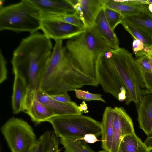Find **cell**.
<instances>
[{
    "label": "cell",
    "mask_w": 152,
    "mask_h": 152,
    "mask_svg": "<svg viewBox=\"0 0 152 152\" xmlns=\"http://www.w3.org/2000/svg\"><path fill=\"white\" fill-rule=\"evenodd\" d=\"M83 13L86 28L93 27L96 18L105 5L106 0H79Z\"/></svg>",
    "instance_id": "e0dca14e"
},
{
    "label": "cell",
    "mask_w": 152,
    "mask_h": 152,
    "mask_svg": "<svg viewBox=\"0 0 152 152\" xmlns=\"http://www.w3.org/2000/svg\"><path fill=\"white\" fill-rule=\"evenodd\" d=\"M53 48L50 39L36 32L22 39L14 51L13 72L24 80L29 99L34 97L39 88L41 72L50 59Z\"/></svg>",
    "instance_id": "7a4b0ae2"
},
{
    "label": "cell",
    "mask_w": 152,
    "mask_h": 152,
    "mask_svg": "<svg viewBox=\"0 0 152 152\" xmlns=\"http://www.w3.org/2000/svg\"><path fill=\"white\" fill-rule=\"evenodd\" d=\"M126 91L125 89L122 90L118 95L117 100L120 102H123L126 99Z\"/></svg>",
    "instance_id": "836d02e7"
},
{
    "label": "cell",
    "mask_w": 152,
    "mask_h": 152,
    "mask_svg": "<svg viewBox=\"0 0 152 152\" xmlns=\"http://www.w3.org/2000/svg\"><path fill=\"white\" fill-rule=\"evenodd\" d=\"M141 70L142 76L148 94H152V73Z\"/></svg>",
    "instance_id": "f1b7e54d"
},
{
    "label": "cell",
    "mask_w": 152,
    "mask_h": 152,
    "mask_svg": "<svg viewBox=\"0 0 152 152\" xmlns=\"http://www.w3.org/2000/svg\"><path fill=\"white\" fill-rule=\"evenodd\" d=\"M147 9L135 15L123 16L134 26L152 37V17L147 12Z\"/></svg>",
    "instance_id": "d6986e66"
},
{
    "label": "cell",
    "mask_w": 152,
    "mask_h": 152,
    "mask_svg": "<svg viewBox=\"0 0 152 152\" xmlns=\"http://www.w3.org/2000/svg\"><path fill=\"white\" fill-rule=\"evenodd\" d=\"M25 112L33 122L37 124L47 121L49 119L55 115L48 107L38 100L37 94Z\"/></svg>",
    "instance_id": "ac0fdd59"
},
{
    "label": "cell",
    "mask_w": 152,
    "mask_h": 152,
    "mask_svg": "<svg viewBox=\"0 0 152 152\" xmlns=\"http://www.w3.org/2000/svg\"><path fill=\"white\" fill-rule=\"evenodd\" d=\"M148 9L149 11L152 13V3L148 5Z\"/></svg>",
    "instance_id": "f35d334b"
},
{
    "label": "cell",
    "mask_w": 152,
    "mask_h": 152,
    "mask_svg": "<svg viewBox=\"0 0 152 152\" xmlns=\"http://www.w3.org/2000/svg\"><path fill=\"white\" fill-rule=\"evenodd\" d=\"M86 142L90 143H94L98 141L97 137L92 134H86L83 139Z\"/></svg>",
    "instance_id": "d6a6232c"
},
{
    "label": "cell",
    "mask_w": 152,
    "mask_h": 152,
    "mask_svg": "<svg viewBox=\"0 0 152 152\" xmlns=\"http://www.w3.org/2000/svg\"><path fill=\"white\" fill-rule=\"evenodd\" d=\"M40 11L29 0L0 7V31L32 34L41 29Z\"/></svg>",
    "instance_id": "5b68a950"
},
{
    "label": "cell",
    "mask_w": 152,
    "mask_h": 152,
    "mask_svg": "<svg viewBox=\"0 0 152 152\" xmlns=\"http://www.w3.org/2000/svg\"><path fill=\"white\" fill-rule=\"evenodd\" d=\"M44 152H59L58 137L53 132H50L47 140Z\"/></svg>",
    "instance_id": "484cf974"
},
{
    "label": "cell",
    "mask_w": 152,
    "mask_h": 152,
    "mask_svg": "<svg viewBox=\"0 0 152 152\" xmlns=\"http://www.w3.org/2000/svg\"><path fill=\"white\" fill-rule=\"evenodd\" d=\"M148 152H152V148H149Z\"/></svg>",
    "instance_id": "60d3db41"
},
{
    "label": "cell",
    "mask_w": 152,
    "mask_h": 152,
    "mask_svg": "<svg viewBox=\"0 0 152 152\" xmlns=\"http://www.w3.org/2000/svg\"><path fill=\"white\" fill-rule=\"evenodd\" d=\"M149 51L146 55L152 60V46L149 47Z\"/></svg>",
    "instance_id": "74e56055"
},
{
    "label": "cell",
    "mask_w": 152,
    "mask_h": 152,
    "mask_svg": "<svg viewBox=\"0 0 152 152\" xmlns=\"http://www.w3.org/2000/svg\"><path fill=\"white\" fill-rule=\"evenodd\" d=\"M147 11L148 13V14L151 17H152V13L150 12L148 10V9L147 10Z\"/></svg>",
    "instance_id": "ab89813d"
},
{
    "label": "cell",
    "mask_w": 152,
    "mask_h": 152,
    "mask_svg": "<svg viewBox=\"0 0 152 152\" xmlns=\"http://www.w3.org/2000/svg\"><path fill=\"white\" fill-rule=\"evenodd\" d=\"M121 24L135 39L141 41L145 46H152V37L137 28L124 18Z\"/></svg>",
    "instance_id": "603a6c76"
},
{
    "label": "cell",
    "mask_w": 152,
    "mask_h": 152,
    "mask_svg": "<svg viewBox=\"0 0 152 152\" xmlns=\"http://www.w3.org/2000/svg\"><path fill=\"white\" fill-rule=\"evenodd\" d=\"M136 61L141 70L152 73V60L147 55L139 57Z\"/></svg>",
    "instance_id": "83f0119b"
},
{
    "label": "cell",
    "mask_w": 152,
    "mask_h": 152,
    "mask_svg": "<svg viewBox=\"0 0 152 152\" xmlns=\"http://www.w3.org/2000/svg\"><path fill=\"white\" fill-rule=\"evenodd\" d=\"M113 108L107 107L103 113L102 122V147L107 152L112 151L113 137Z\"/></svg>",
    "instance_id": "9a60e30c"
},
{
    "label": "cell",
    "mask_w": 152,
    "mask_h": 152,
    "mask_svg": "<svg viewBox=\"0 0 152 152\" xmlns=\"http://www.w3.org/2000/svg\"><path fill=\"white\" fill-rule=\"evenodd\" d=\"M98 85L96 79L73 66L62 40L55 41L50 59L41 72L39 89L51 94L74 91L85 86Z\"/></svg>",
    "instance_id": "3957f363"
},
{
    "label": "cell",
    "mask_w": 152,
    "mask_h": 152,
    "mask_svg": "<svg viewBox=\"0 0 152 152\" xmlns=\"http://www.w3.org/2000/svg\"><path fill=\"white\" fill-rule=\"evenodd\" d=\"M67 1L73 7L79 2V0H67Z\"/></svg>",
    "instance_id": "8d00e7d4"
},
{
    "label": "cell",
    "mask_w": 152,
    "mask_h": 152,
    "mask_svg": "<svg viewBox=\"0 0 152 152\" xmlns=\"http://www.w3.org/2000/svg\"><path fill=\"white\" fill-rule=\"evenodd\" d=\"M41 29L47 37L56 41L72 38L84 32L86 28L58 20H43Z\"/></svg>",
    "instance_id": "ba28073f"
},
{
    "label": "cell",
    "mask_w": 152,
    "mask_h": 152,
    "mask_svg": "<svg viewBox=\"0 0 152 152\" xmlns=\"http://www.w3.org/2000/svg\"><path fill=\"white\" fill-rule=\"evenodd\" d=\"M119 148L122 152H148L149 149L135 133L123 137Z\"/></svg>",
    "instance_id": "ffe728a7"
},
{
    "label": "cell",
    "mask_w": 152,
    "mask_h": 152,
    "mask_svg": "<svg viewBox=\"0 0 152 152\" xmlns=\"http://www.w3.org/2000/svg\"><path fill=\"white\" fill-rule=\"evenodd\" d=\"M47 121L51 124L58 137L83 140L87 134L98 137L102 134L101 123L82 114L55 115Z\"/></svg>",
    "instance_id": "8992f818"
},
{
    "label": "cell",
    "mask_w": 152,
    "mask_h": 152,
    "mask_svg": "<svg viewBox=\"0 0 152 152\" xmlns=\"http://www.w3.org/2000/svg\"><path fill=\"white\" fill-rule=\"evenodd\" d=\"M139 127L148 137H152V94L144 95L137 106Z\"/></svg>",
    "instance_id": "8fae6325"
},
{
    "label": "cell",
    "mask_w": 152,
    "mask_h": 152,
    "mask_svg": "<svg viewBox=\"0 0 152 152\" xmlns=\"http://www.w3.org/2000/svg\"><path fill=\"white\" fill-rule=\"evenodd\" d=\"M60 142L65 148L64 152H96L83 140L63 137L60 138Z\"/></svg>",
    "instance_id": "7402d4cb"
},
{
    "label": "cell",
    "mask_w": 152,
    "mask_h": 152,
    "mask_svg": "<svg viewBox=\"0 0 152 152\" xmlns=\"http://www.w3.org/2000/svg\"><path fill=\"white\" fill-rule=\"evenodd\" d=\"M145 45L141 41L134 39L132 42V50L135 54L142 52L144 48Z\"/></svg>",
    "instance_id": "1f68e13d"
},
{
    "label": "cell",
    "mask_w": 152,
    "mask_h": 152,
    "mask_svg": "<svg viewBox=\"0 0 152 152\" xmlns=\"http://www.w3.org/2000/svg\"><path fill=\"white\" fill-rule=\"evenodd\" d=\"M41 13L67 14L76 12L67 0H29Z\"/></svg>",
    "instance_id": "5bb4252c"
},
{
    "label": "cell",
    "mask_w": 152,
    "mask_h": 152,
    "mask_svg": "<svg viewBox=\"0 0 152 152\" xmlns=\"http://www.w3.org/2000/svg\"><path fill=\"white\" fill-rule=\"evenodd\" d=\"M37 96L38 100L48 107L55 115H81L78 106L75 102L65 103L56 100L48 94L39 89L38 90Z\"/></svg>",
    "instance_id": "30bf717a"
},
{
    "label": "cell",
    "mask_w": 152,
    "mask_h": 152,
    "mask_svg": "<svg viewBox=\"0 0 152 152\" xmlns=\"http://www.w3.org/2000/svg\"><path fill=\"white\" fill-rule=\"evenodd\" d=\"M148 4H136L131 0H106L105 7L117 11L123 15H133L146 10Z\"/></svg>",
    "instance_id": "2e32d148"
},
{
    "label": "cell",
    "mask_w": 152,
    "mask_h": 152,
    "mask_svg": "<svg viewBox=\"0 0 152 152\" xmlns=\"http://www.w3.org/2000/svg\"><path fill=\"white\" fill-rule=\"evenodd\" d=\"M105 17L113 31L119 24L121 23L123 16L120 13L106 7H104Z\"/></svg>",
    "instance_id": "cb8c5ba5"
},
{
    "label": "cell",
    "mask_w": 152,
    "mask_h": 152,
    "mask_svg": "<svg viewBox=\"0 0 152 152\" xmlns=\"http://www.w3.org/2000/svg\"><path fill=\"white\" fill-rule=\"evenodd\" d=\"M118 152H122L121 151V150L119 148Z\"/></svg>",
    "instance_id": "7bdbcfd3"
},
{
    "label": "cell",
    "mask_w": 152,
    "mask_h": 152,
    "mask_svg": "<svg viewBox=\"0 0 152 152\" xmlns=\"http://www.w3.org/2000/svg\"><path fill=\"white\" fill-rule=\"evenodd\" d=\"M144 143L148 148H152V137H148Z\"/></svg>",
    "instance_id": "d590c367"
},
{
    "label": "cell",
    "mask_w": 152,
    "mask_h": 152,
    "mask_svg": "<svg viewBox=\"0 0 152 152\" xmlns=\"http://www.w3.org/2000/svg\"><path fill=\"white\" fill-rule=\"evenodd\" d=\"M74 91L76 96L80 99L84 101H90L92 100H97L105 103L106 101L102 97V95L99 94H94L79 89H75Z\"/></svg>",
    "instance_id": "d4e9b609"
},
{
    "label": "cell",
    "mask_w": 152,
    "mask_h": 152,
    "mask_svg": "<svg viewBox=\"0 0 152 152\" xmlns=\"http://www.w3.org/2000/svg\"><path fill=\"white\" fill-rule=\"evenodd\" d=\"M78 108L80 111L82 113L84 112V113H86L89 112L87 110L88 107L87 104L85 101H82L81 103L78 106Z\"/></svg>",
    "instance_id": "e575fe53"
},
{
    "label": "cell",
    "mask_w": 152,
    "mask_h": 152,
    "mask_svg": "<svg viewBox=\"0 0 152 152\" xmlns=\"http://www.w3.org/2000/svg\"><path fill=\"white\" fill-rule=\"evenodd\" d=\"M113 137L111 152H118L123 137L135 132L132 120L124 108H113Z\"/></svg>",
    "instance_id": "9c48e42d"
},
{
    "label": "cell",
    "mask_w": 152,
    "mask_h": 152,
    "mask_svg": "<svg viewBox=\"0 0 152 152\" xmlns=\"http://www.w3.org/2000/svg\"><path fill=\"white\" fill-rule=\"evenodd\" d=\"M93 26L111 48L116 50L120 48L119 40L107 21L104 7L99 13Z\"/></svg>",
    "instance_id": "7c38bea8"
},
{
    "label": "cell",
    "mask_w": 152,
    "mask_h": 152,
    "mask_svg": "<svg viewBox=\"0 0 152 152\" xmlns=\"http://www.w3.org/2000/svg\"><path fill=\"white\" fill-rule=\"evenodd\" d=\"M14 74V78L12 104L13 113L17 114L25 111L28 89L24 79L17 74Z\"/></svg>",
    "instance_id": "4fadbf2b"
},
{
    "label": "cell",
    "mask_w": 152,
    "mask_h": 152,
    "mask_svg": "<svg viewBox=\"0 0 152 152\" xmlns=\"http://www.w3.org/2000/svg\"><path fill=\"white\" fill-rule=\"evenodd\" d=\"M98 152H107L106 151H105L103 150H101V151H99Z\"/></svg>",
    "instance_id": "b9f144b4"
},
{
    "label": "cell",
    "mask_w": 152,
    "mask_h": 152,
    "mask_svg": "<svg viewBox=\"0 0 152 152\" xmlns=\"http://www.w3.org/2000/svg\"><path fill=\"white\" fill-rule=\"evenodd\" d=\"M39 18L41 20H58L75 26L85 27L79 15L76 12L67 14L40 13Z\"/></svg>",
    "instance_id": "44dd1931"
},
{
    "label": "cell",
    "mask_w": 152,
    "mask_h": 152,
    "mask_svg": "<svg viewBox=\"0 0 152 152\" xmlns=\"http://www.w3.org/2000/svg\"><path fill=\"white\" fill-rule=\"evenodd\" d=\"M50 132L47 131L42 135L37 140L35 144L28 152H44Z\"/></svg>",
    "instance_id": "4316f807"
},
{
    "label": "cell",
    "mask_w": 152,
    "mask_h": 152,
    "mask_svg": "<svg viewBox=\"0 0 152 152\" xmlns=\"http://www.w3.org/2000/svg\"><path fill=\"white\" fill-rule=\"evenodd\" d=\"M1 130L12 152H28L37 140L31 126L18 118L10 119Z\"/></svg>",
    "instance_id": "52a82bcc"
},
{
    "label": "cell",
    "mask_w": 152,
    "mask_h": 152,
    "mask_svg": "<svg viewBox=\"0 0 152 152\" xmlns=\"http://www.w3.org/2000/svg\"><path fill=\"white\" fill-rule=\"evenodd\" d=\"M7 62L1 50L0 51V83L4 82L7 79Z\"/></svg>",
    "instance_id": "f546056e"
},
{
    "label": "cell",
    "mask_w": 152,
    "mask_h": 152,
    "mask_svg": "<svg viewBox=\"0 0 152 152\" xmlns=\"http://www.w3.org/2000/svg\"><path fill=\"white\" fill-rule=\"evenodd\" d=\"M110 58L104 56L98 60L96 68V79L104 92L117 99L122 90L126 89L125 104L133 102L137 107L143 96L148 94L141 70L132 54L124 48L112 49Z\"/></svg>",
    "instance_id": "6da1fadb"
},
{
    "label": "cell",
    "mask_w": 152,
    "mask_h": 152,
    "mask_svg": "<svg viewBox=\"0 0 152 152\" xmlns=\"http://www.w3.org/2000/svg\"><path fill=\"white\" fill-rule=\"evenodd\" d=\"M51 98L58 102L65 103H70L72 101L70 97L67 92H63L48 94Z\"/></svg>",
    "instance_id": "4dcf8cb0"
},
{
    "label": "cell",
    "mask_w": 152,
    "mask_h": 152,
    "mask_svg": "<svg viewBox=\"0 0 152 152\" xmlns=\"http://www.w3.org/2000/svg\"><path fill=\"white\" fill-rule=\"evenodd\" d=\"M65 48L73 66L96 80V64L99 55L113 49L93 26L86 28L84 32L69 39Z\"/></svg>",
    "instance_id": "277c9868"
}]
</instances>
